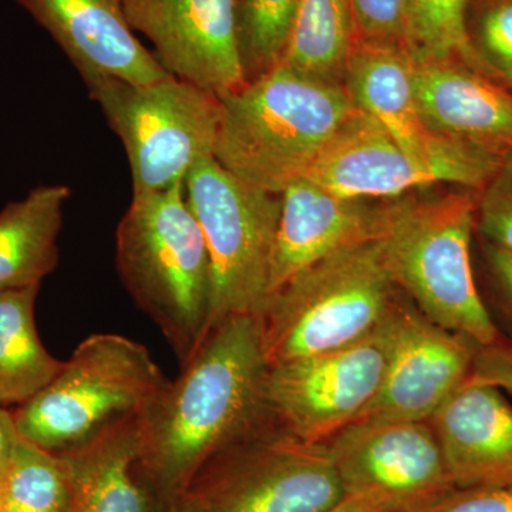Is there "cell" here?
<instances>
[{"instance_id": "ac0fdd59", "label": "cell", "mask_w": 512, "mask_h": 512, "mask_svg": "<svg viewBox=\"0 0 512 512\" xmlns=\"http://www.w3.org/2000/svg\"><path fill=\"white\" fill-rule=\"evenodd\" d=\"M458 490L512 487V406L468 377L429 420Z\"/></svg>"}, {"instance_id": "9a60e30c", "label": "cell", "mask_w": 512, "mask_h": 512, "mask_svg": "<svg viewBox=\"0 0 512 512\" xmlns=\"http://www.w3.org/2000/svg\"><path fill=\"white\" fill-rule=\"evenodd\" d=\"M390 208L392 200L342 197L308 177L293 181L281 194L269 298L320 259L382 238Z\"/></svg>"}, {"instance_id": "4316f807", "label": "cell", "mask_w": 512, "mask_h": 512, "mask_svg": "<svg viewBox=\"0 0 512 512\" xmlns=\"http://www.w3.org/2000/svg\"><path fill=\"white\" fill-rule=\"evenodd\" d=\"M467 30L491 77L512 72V0H471Z\"/></svg>"}, {"instance_id": "603a6c76", "label": "cell", "mask_w": 512, "mask_h": 512, "mask_svg": "<svg viewBox=\"0 0 512 512\" xmlns=\"http://www.w3.org/2000/svg\"><path fill=\"white\" fill-rule=\"evenodd\" d=\"M356 39L349 0H301L279 64L323 82L345 84Z\"/></svg>"}, {"instance_id": "d4e9b609", "label": "cell", "mask_w": 512, "mask_h": 512, "mask_svg": "<svg viewBox=\"0 0 512 512\" xmlns=\"http://www.w3.org/2000/svg\"><path fill=\"white\" fill-rule=\"evenodd\" d=\"M470 2L471 0H404L407 45L413 56L457 59L487 73L468 36L467 15Z\"/></svg>"}, {"instance_id": "2e32d148", "label": "cell", "mask_w": 512, "mask_h": 512, "mask_svg": "<svg viewBox=\"0 0 512 512\" xmlns=\"http://www.w3.org/2000/svg\"><path fill=\"white\" fill-rule=\"evenodd\" d=\"M63 50L83 82L147 84L173 76L137 39L123 0H15Z\"/></svg>"}, {"instance_id": "7c38bea8", "label": "cell", "mask_w": 512, "mask_h": 512, "mask_svg": "<svg viewBox=\"0 0 512 512\" xmlns=\"http://www.w3.org/2000/svg\"><path fill=\"white\" fill-rule=\"evenodd\" d=\"M345 495L421 512L457 490L430 421L359 420L328 441Z\"/></svg>"}, {"instance_id": "83f0119b", "label": "cell", "mask_w": 512, "mask_h": 512, "mask_svg": "<svg viewBox=\"0 0 512 512\" xmlns=\"http://www.w3.org/2000/svg\"><path fill=\"white\" fill-rule=\"evenodd\" d=\"M476 229L485 242L512 254V153L501 158L493 177L477 191Z\"/></svg>"}, {"instance_id": "d590c367", "label": "cell", "mask_w": 512, "mask_h": 512, "mask_svg": "<svg viewBox=\"0 0 512 512\" xmlns=\"http://www.w3.org/2000/svg\"><path fill=\"white\" fill-rule=\"evenodd\" d=\"M497 80H500V82L507 84V86L511 87L512 89V72L503 74V76L498 77Z\"/></svg>"}, {"instance_id": "44dd1931", "label": "cell", "mask_w": 512, "mask_h": 512, "mask_svg": "<svg viewBox=\"0 0 512 512\" xmlns=\"http://www.w3.org/2000/svg\"><path fill=\"white\" fill-rule=\"evenodd\" d=\"M70 195L69 185H39L0 211V291L42 285L55 271Z\"/></svg>"}, {"instance_id": "30bf717a", "label": "cell", "mask_w": 512, "mask_h": 512, "mask_svg": "<svg viewBox=\"0 0 512 512\" xmlns=\"http://www.w3.org/2000/svg\"><path fill=\"white\" fill-rule=\"evenodd\" d=\"M390 319L353 345L269 366L264 400L276 423L306 443L326 444L362 419L386 376Z\"/></svg>"}, {"instance_id": "4dcf8cb0", "label": "cell", "mask_w": 512, "mask_h": 512, "mask_svg": "<svg viewBox=\"0 0 512 512\" xmlns=\"http://www.w3.org/2000/svg\"><path fill=\"white\" fill-rule=\"evenodd\" d=\"M470 377L512 397V339L503 335L493 345L478 348Z\"/></svg>"}, {"instance_id": "d6a6232c", "label": "cell", "mask_w": 512, "mask_h": 512, "mask_svg": "<svg viewBox=\"0 0 512 512\" xmlns=\"http://www.w3.org/2000/svg\"><path fill=\"white\" fill-rule=\"evenodd\" d=\"M19 437L13 412L0 406V477L3 476L6 467H8Z\"/></svg>"}, {"instance_id": "d6986e66", "label": "cell", "mask_w": 512, "mask_h": 512, "mask_svg": "<svg viewBox=\"0 0 512 512\" xmlns=\"http://www.w3.org/2000/svg\"><path fill=\"white\" fill-rule=\"evenodd\" d=\"M305 177L342 197L377 201L439 183L429 168L407 156L375 119L359 109Z\"/></svg>"}, {"instance_id": "5b68a950", "label": "cell", "mask_w": 512, "mask_h": 512, "mask_svg": "<svg viewBox=\"0 0 512 512\" xmlns=\"http://www.w3.org/2000/svg\"><path fill=\"white\" fill-rule=\"evenodd\" d=\"M396 285L379 239L340 249L289 279L259 315L268 366L353 345L392 315Z\"/></svg>"}, {"instance_id": "9c48e42d", "label": "cell", "mask_w": 512, "mask_h": 512, "mask_svg": "<svg viewBox=\"0 0 512 512\" xmlns=\"http://www.w3.org/2000/svg\"><path fill=\"white\" fill-rule=\"evenodd\" d=\"M185 197L207 242L211 328L232 315H261L269 299L281 195L229 173L215 157L194 165Z\"/></svg>"}, {"instance_id": "52a82bcc", "label": "cell", "mask_w": 512, "mask_h": 512, "mask_svg": "<svg viewBox=\"0 0 512 512\" xmlns=\"http://www.w3.org/2000/svg\"><path fill=\"white\" fill-rule=\"evenodd\" d=\"M84 84L126 150L133 197L184 183L195 164L214 157L217 94L174 76L147 84L99 77Z\"/></svg>"}, {"instance_id": "4fadbf2b", "label": "cell", "mask_w": 512, "mask_h": 512, "mask_svg": "<svg viewBox=\"0 0 512 512\" xmlns=\"http://www.w3.org/2000/svg\"><path fill=\"white\" fill-rule=\"evenodd\" d=\"M131 29L177 79L225 97L247 84L235 0H123Z\"/></svg>"}, {"instance_id": "7402d4cb", "label": "cell", "mask_w": 512, "mask_h": 512, "mask_svg": "<svg viewBox=\"0 0 512 512\" xmlns=\"http://www.w3.org/2000/svg\"><path fill=\"white\" fill-rule=\"evenodd\" d=\"M40 285L0 291V406L28 402L52 382L62 360L47 352L37 333Z\"/></svg>"}, {"instance_id": "3957f363", "label": "cell", "mask_w": 512, "mask_h": 512, "mask_svg": "<svg viewBox=\"0 0 512 512\" xmlns=\"http://www.w3.org/2000/svg\"><path fill=\"white\" fill-rule=\"evenodd\" d=\"M116 268L137 308L185 365L211 329L212 276L184 183L131 198L117 227Z\"/></svg>"}, {"instance_id": "1f68e13d", "label": "cell", "mask_w": 512, "mask_h": 512, "mask_svg": "<svg viewBox=\"0 0 512 512\" xmlns=\"http://www.w3.org/2000/svg\"><path fill=\"white\" fill-rule=\"evenodd\" d=\"M485 262L504 311L512 319V254L485 242Z\"/></svg>"}, {"instance_id": "484cf974", "label": "cell", "mask_w": 512, "mask_h": 512, "mask_svg": "<svg viewBox=\"0 0 512 512\" xmlns=\"http://www.w3.org/2000/svg\"><path fill=\"white\" fill-rule=\"evenodd\" d=\"M301 0H235L239 55L247 82L278 66Z\"/></svg>"}, {"instance_id": "ba28073f", "label": "cell", "mask_w": 512, "mask_h": 512, "mask_svg": "<svg viewBox=\"0 0 512 512\" xmlns=\"http://www.w3.org/2000/svg\"><path fill=\"white\" fill-rule=\"evenodd\" d=\"M266 413L204 464L185 494L200 512H326L346 497L328 444L292 436Z\"/></svg>"}, {"instance_id": "e575fe53", "label": "cell", "mask_w": 512, "mask_h": 512, "mask_svg": "<svg viewBox=\"0 0 512 512\" xmlns=\"http://www.w3.org/2000/svg\"><path fill=\"white\" fill-rule=\"evenodd\" d=\"M160 512H200V508H198V505L194 503L191 497L184 494L177 498V500L161 507Z\"/></svg>"}, {"instance_id": "5bb4252c", "label": "cell", "mask_w": 512, "mask_h": 512, "mask_svg": "<svg viewBox=\"0 0 512 512\" xmlns=\"http://www.w3.org/2000/svg\"><path fill=\"white\" fill-rule=\"evenodd\" d=\"M390 325L383 386L360 420L429 421L467 382L480 346L399 302Z\"/></svg>"}, {"instance_id": "f1b7e54d", "label": "cell", "mask_w": 512, "mask_h": 512, "mask_svg": "<svg viewBox=\"0 0 512 512\" xmlns=\"http://www.w3.org/2000/svg\"><path fill=\"white\" fill-rule=\"evenodd\" d=\"M356 40L384 45H407L404 0H349Z\"/></svg>"}, {"instance_id": "7a4b0ae2", "label": "cell", "mask_w": 512, "mask_h": 512, "mask_svg": "<svg viewBox=\"0 0 512 512\" xmlns=\"http://www.w3.org/2000/svg\"><path fill=\"white\" fill-rule=\"evenodd\" d=\"M220 99L215 160L239 180L278 195L308 174L357 111L345 84L284 64Z\"/></svg>"}, {"instance_id": "836d02e7", "label": "cell", "mask_w": 512, "mask_h": 512, "mask_svg": "<svg viewBox=\"0 0 512 512\" xmlns=\"http://www.w3.org/2000/svg\"><path fill=\"white\" fill-rule=\"evenodd\" d=\"M326 512H383L376 507L375 504L370 503L369 500L363 497H353V495H346L342 501L335 507L330 508Z\"/></svg>"}, {"instance_id": "277c9868", "label": "cell", "mask_w": 512, "mask_h": 512, "mask_svg": "<svg viewBox=\"0 0 512 512\" xmlns=\"http://www.w3.org/2000/svg\"><path fill=\"white\" fill-rule=\"evenodd\" d=\"M477 191L460 188L431 198L392 200L379 239L384 266L431 322L477 346L503 338L478 291L471 241L476 231Z\"/></svg>"}, {"instance_id": "ffe728a7", "label": "cell", "mask_w": 512, "mask_h": 512, "mask_svg": "<svg viewBox=\"0 0 512 512\" xmlns=\"http://www.w3.org/2000/svg\"><path fill=\"white\" fill-rule=\"evenodd\" d=\"M73 477V512H160L140 466V416L114 424L63 454Z\"/></svg>"}, {"instance_id": "cb8c5ba5", "label": "cell", "mask_w": 512, "mask_h": 512, "mask_svg": "<svg viewBox=\"0 0 512 512\" xmlns=\"http://www.w3.org/2000/svg\"><path fill=\"white\" fill-rule=\"evenodd\" d=\"M0 512H73L69 460L19 437L0 477Z\"/></svg>"}, {"instance_id": "e0dca14e", "label": "cell", "mask_w": 512, "mask_h": 512, "mask_svg": "<svg viewBox=\"0 0 512 512\" xmlns=\"http://www.w3.org/2000/svg\"><path fill=\"white\" fill-rule=\"evenodd\" d=\"M413 57L417 103L434 131L512 153L511 87L461 60Z\"/></svg>"}, {"instance_id": "8992f818", "label": "cell", "mask_w": 512, "mask_h": 512, "mask_svg": "<svg viewBox=\"0 0 512 512\" xmlns=\"http://www.w3.org/2000/svg\"><path fill=\"white\" fill-rule=\"evenodd\" d=\"M168 380L140 343L96 333L13 417L22 439L50 453H72L114 424L141 416Z\"/></svg>"}, {"instance_id": "6da1fadb", "label": "cell", "mask_w": 512, "mask_h": 512, "mask_svg": "<svg viewBox=\"0 0 512 512\" xmlns=\"http://www.w3.org/2000/svg\"><path fill=\"white\" fill-rule=\"evenodd\" d=\"M268 367L259 316H228L144 410L140 466L161 507L184 495L208 460L264 419Z\"/></svg>"}, {"instance_id": "8fae6325", "label": "cell", "mask_w": 512, "mask_h": 512, "mask_svg": "<svg viewBox=\"0 0 512 512\" xmlns=\"http://www.w3.org/2000/svg\"><path fill=\"white\" fill-rule=\"evenodd\" d=\"M345 87L357 109L375 119L439 183L480 191L497 171L503 157L437 133L424 120L414 89V57L406 46L356 40Z\"/></svg>"}, {"instance_id": "f546056e", "label": "cell", "mask_w": 512, "mask_h": 512, "mask_svg": "<svg viewBox=\"0 0 512 512\" xmlns=\"http://www.w3.org/2000/svg\"><path fill=\"white\" fill-rule=\"evenodd\" d=\"M421 512H512V487L457 488Z\"/></svg>"}]
</instances>
